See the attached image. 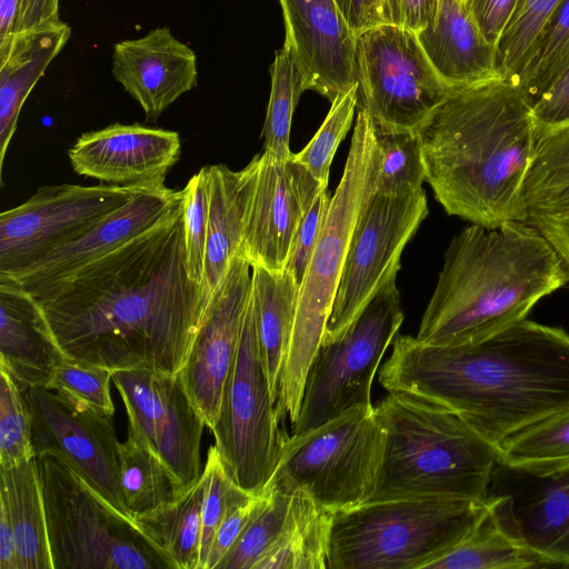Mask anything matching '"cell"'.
<instances>
[{"label": "cell", "mask_w": 569, "mask_h": 569, "mask_svg": "<svg viewBox=\"0 0 569 569\" xmlns=\"http://www.w3.org/2000/svg\"><path fill=\"white\" fill-rule=\"evenodd\" d=\"M66 358L32 296L0 274V367L21 389L47 388Z\"/></svg>", "instance_id": "d4e9b609"}, {"label": "cell", "mask_w": 569, "mask_h": 569, "mask_svg": "<svg viewBox=\"0 0 569 569\" xmlns=\"http://www.w3.org/2000/svg\"><path fill=\"white\" fill-rule=\"evenodd\" d=\"M180 151L176 131L114 123L81 134L68 157L77 174L101 183L160 186Z\"/></svg>", "instance_id": "44dd1931"}, {"label": "cell", "mask_w": 569, "mask_h": 569, "mask_svg": "<svg viewBox=\"0 0 569 569\" xmlns=\"http://www.w3.org/2000/svg\"><path fill=\"white\" fill-rule=\"evenodd\" d=\"M373 128L379 150L375 192L409 196L422 191L426 169L418 132Z\"/></svg>", "instance_id": "8d00e7d4"}, {"label": "cell", "mask_w": 569, "mask_h": 569, "mask_svg": "<svg viewBox=\"0 0 569 569\" xmlns=\"http://www.w3.org/2000/svg\"><path fill=\"white\" fill-rule=\"evenodd\" d=\"M58 3L59 0H22L17 32L59 18Z\"/></svg>", "instance_id": "f5cc1de1"}, {"label": "cell", "mask_w": 569, "mask_h": 569, "mask_svg": "<svg viewBox=\"0 0 569 569\" xmlns=\"http://www.w3.org/2000/svg\"><path fill=\"white\" fill-rule=\"evenodd\" d=\"M111 380L110 370L67 357L53 370L47 388L77 407L112 417L114 407L110 395Z\"/></svg>", "instance_id": "7bdbcfd3"}, {"label": "cell", "mask_w": 569, "mask_h": 569, "mask_svg": "<svg viewBox=\"0 0 569 569\" xmlns=\"http://www.w3.org/2000/svg\"><path fill=\"white\" fill-rule=\"evenodd\" d=\"M181 204L182 190L164 184L146 188L74 239L30 266L2 276L30 295L38 293L156 227Z\"/></svg>", "instance_id": "ffe728a7"}, {"label": "cell", "mask_w": 569, "mask_h": 569, "mask_svg": "<svg viewBox=\"0 0 569 569\" xmlns=\"http://www.w3.org/2000/svg\"><path fill=\"white\" fill-rule=\"evenodd\" d=\"M204 467L209 472V481L201 509L199 569H206L213 538L229 506L237 498L248 493L228 476L214 445L208 450Z\"/></svg>", "instance_id": "f6af8a7d"}, {"label": "cell", "mask_w": 569, "mask_h": 569, "mask_svg": "<svg viewBox=\"0 0 569 569\" xmlns=\"http://www.w3.org/2000/svg\"><path fill=\"white\" fill-rule=\"evenodd\" d=\"M389 23L415 33L432 22L439 0H386Z\"/></svg>", "instance_id": "f907efd6"}, {"label": "cell", "mask_w": 569, "mask_h": 569, "mask_svg": "<svg viewBox=\"0 0 569 569\" xmlns=\"http://www.w3.org/2000/svg\"><path fill=\"white\" fill-rule=\"evenodd\" d=\"M128 417V436L149 449L182 491L202 475L200 446L206 421L180 376L152 369L112 372Z\"/></svg>", "instance_id": "9a60e30c"}, {"label": "cell", "mask_w": 569, "mask_h": 569, "mask_svg": "<svg viewBox=\"0 0 569 569\" xmlns=\"http://www.w3.org/2000/svg\"><path fill=\"white\" fill-rule=\"evenodd\" d=\"M36 457L32 417L23 390L0 367V467H12Z\"/></svg>", "instance_id": "60d3db41"}, {"label": "cell", "mask_w": 569, "mask_h": 569, "mask_svg": "<svg viewBox=\"0 0 569 569\" xmlns=\"http://www.w3.org/2000/svg\"><path fill=\"white\" fill-rule=\"evenodd\" d=\"M416 34L429 62L452 90L503 79L497 46L486 39L461 0H439L432 22Z\"/></svg>", "instance_id": "cb8c5ba5"}, {"label": "cell", "mask_w": 569, "mask_h": 569, "mask_svg": "<svg viewBox=\"0 0 569 569\" xmlns=\"http://www.w3.org/2000/svg\"><path fill=\"white\" fill-rule=\"evenodd\" d=\"M525 568H539L537 558L500 527L489 506L482 518L462 540L427 567V569Z\"/></svg>", "instance_id": "d6a6232c"}, {"label": "cell", "mask_w": 569, "mask_h": 569, "mask_svg": "<svg viewBox=\"0 0 569 569\" xmlns=\"http://www.w3.org/2000/svg\"><path fill=\"white\" fill-rule=\"evenodd\" d=\"M336 2L357 36L367 29L389 23L386 0H336Z\"/></svg>", "instance_id": "816d5d0a"}, {"label": "cell", "mask_w": 569, "mask_h": 569, "mask_svg": "<svg viewBox=\"0 0 569 569\" xmlns=\"http://www.w3.org/2000/svg\"><path fill=\"white\" fill-rule=\"evenodd\" d=\"M251 263L236 256L214 292L179 376L206 426L218 418L251 296Z\"/></svg>", "instance_id": "ac0fdd59"}, {"label": "cell", "mask_w": 569, "mask_h": 569, "mask_svg": "<svg viewBox=\"0 0 569 569\" xmlns=\"http://www.w3.org/2000/svg\"><path fill=\"white\" fill-rule=\"evenodd\" d=\"M379 371L407 392L465 420L495 449L569 408V332L523 319L477 342L432 346L397 335Z\"/></svg>", "instance_id": "7a4b0ae2"}, {"label": "cell", "mask_w": 569, "mask_h": 569, "mask_svg": "<svg viewBox=\"0 0 569 569\" xmlns=\"http://www.w3.org/2000/svg\"><path fill=\"white\" fill-rule=\"evenodd\" d=\"M487 509V501L407 498L333 512L327 569H427Z\"/></svg>", "instance_id": "52a82bcc"}, {"label": "cell", "mask_w": 569, "mask_h": 569, "mask_svg": "<svg viewBox=\"0 0 569 569\" xmlns=\"http://www.w3.org/2000/svg\"><path fill=\"white\" fill-rule=\"evenodd\" d=\"M523 0H468L466 7L486 39L497 46Z\"/></svg>", "instance_id": "681fc988"}, {"label": "cell", "mask_w": 569, "mask_h": 569, "mask_svg": "<svg viewBox=\"0 0 569 569\" xmlns=\"http://www.w3.org/2000/svg\"><path fill=\"white\" fill-rule=\"evenodd\" d=\"M417 132L426 182L448 214L491 228L521 221L538 129L517 83L455 90Z\"/></svg>", "instance_id": "3957f363"}, {"label": "cell", "mask_w": 569, "mask_h": 569, "mask_svg": "<svg viewBox=\"0 0 569 569\" xmlns=\"http://www.w3.org/2000/svg\"><path fill=\"white\" fill-rule=\"evenodd\" d=\"M286 39L305 77L307 90L330 102L358 83L357 34L336 0H279Z\"/></svg>", "instance_id": "7402d4cb"}, {"label": "cell", "mask_w": 569, "mask_h": 569, "mask_svg": "<svg viewBox=\"0 0 569 569\" xmlns=\"http://www.w3.org/2000/svg\"><path fill=\"white\" fill-rule=\"evenodd\" d=\"M62 352L110 370L178 373L204 312L188 273L182 204L156 227L31 295Z\"/></svg>", "instance_id": "6da1fadb"}, {"label": "cell", "mask_w": 569, "mask_h": 569, "mask_svg": "<svg viewBox=\"0 0 569 569\" xmlns=\"http://www.w3.org/2000/svg\"><path fill=\"white\" fill-rule=\"evenodd\" d=\"M0 569H19L12 525L2 505H0Z\"/></svg>", "instance_id": "db71d44e"}, {"label": "cell", "mask_w": 569, "mask_h": 569, "mask_svg": "<svg viewBox=\"0 0 569 569\" xmlns=\"http://www.w3.org/2000/svg\"><path fill=\"white\" fill-rule=\"evenodd\" d=\"M112 73L154 122L181 94L198 86L197 56L167 27L114 44Z\"/></svg>", "instance_id": "603a6c76"}, {"label": "cell", "mask_w": 569, "mask_h": 569, "mask_svg": "<svg viewBox=\"0 0 569 569\" xmlns=\"http://www.w3.org/2000/svg\"><path fill=\"white\" fill-rule=\"evenodd\" d=\"M305 90V77L284 41L271 67V91L261 132L263 152L278 161H286L292 156L289 148L291 121Z\"/></svg>", "instance_id": "d590c367"}, {"label": "cell", "mask_w": 569, "mask_h": 569, "mask_svg": "<svg viewBox=\"0 0 569 569\" xmlns=\"http://www.w3.org/2000/svg\"><path fill=\"white\" fill-rule=\"evenodd\" d=\"M330 199L331 197L327 189L321 191L307 212L297 232L286 268L293 273L299 284L303 279L312 256L328 211Z\"/></svg>", "instance_id": "7dc6e473"}, {"label": "cell", "mask_w": 569, "mask_h": 569, "mask_svg": "<svg viewBox=\"0 0 569 569\" xmlns=\"http://www.w3.org/2000/svg\"><path fill=\"white\" fill-rule=\"evenodd\" d=\"M359 83L338 94L312 139L292 158L302 164L325 187L328 186L330 166L341 140L350 129L358 104Z\"/></svg>", "instance_id": "b9f144b4"}, {"label": "cell", "mask_w": 569, "mask_h": 569, "mask_svg": "<svg viewBox=\"0 0 569 569\" xmlns=\"http://www.w3.org/2000/svg\"><path fill=\"white\" fill-rule=\"evenodd\" d=\"M521 209V221L550 244L569 282V124L538 132Z\"/></svg>", "instance_id": "484cf974"}, {"label": "cell", "mask_w": 569, "mask_h": 569, "mask_svg": "<svg viewBox=\"0 0 569 569\" xmlns=\"http://www.w3.org/2000/svg\"><path fill=\"white\" fill-rule=\"evenodd\" d=\"M54 569H172L167 558L67 462L36 457Z\"/></svg>", "instance_id": "ba28073f"}, {"label": "cell", "mask_w": 569, "mask_h": 569, "mask_svg": "<svg viewBox=\"0 0 569 569\" xmlns=\"http://www.w3.org/2000/svg\"><path fill=\"white\" fill-rule=\"evenodd\" d=\"M486 501L539 568H569V468L537 475L497 460Z\"/></svg>", "instance_id": "e0dca14e"}, {"label": "cell", "mask_w": 569, "mask_h": 569, "mask_svg": "<svg viewBox=\"0 0 569 569\" xmlns=\"http://www.w3.org/2000/svg\"><path fill=\"white\" fill-rule=\"evenodd\" d=\"M356 68L361 109L379 129L417 131L455 91L438 76L417 34L390 23L357 36Z\"/></svg>", "instance_id": "7c38bea8"}, {"label": "cell", "mask_w": 569, "mask_h": 569, "mask_svg": "<svg viewBox=\"0 0 569 569\" xmlns=\"http://www.w3.org/2000/svg\"><path fill=\"white\" fill-rule=\"evenodd\" d=\"M427 214L423 190L370 196L352 231L322 341L339 338L376 295L396 281L402 251Z\"/></svg>", "instance_id": "4fadbf2b"}, {"label": "cell", "mask_w": 569, "mask_h": 569, "mask_svg": "<svg viewBox=\"0 0 569 569\" xmlns=\"http://www.w3.org/2000/svg\"><path fill=\"white\" fill-rule=\"evenodd\" d=\"M379 150L365 109L356 119L342 177L330 199L312 256L300 283L292 335L284 360L277 411L293 423L310 363L318 351L338 290L349 242L361 209L375 192Z\"/></svg>", "instance_id": "8992f818"}, {"label": "cell", "mask_w": 569, "mask_h": 569, "mask_svg": "<svg viewBox=\"0 0 569 569\" xmlns=\"http://www.w3.org/2000/svg\"><path fill=\"white\" fill-rule=\"evenodd\" d=\"M258 164L259 154L239 171L226 164L208 166L209 214L201 282L204 313L232 259L241 253Z\"/></svg>", "instance_id": "4316f807"}, {"label": "cell", "mask_w": 569, "mask_h": 569, "mask_svg": "<svg viewBox=\"0 0 569 569\" xmlns=\"http://www.w3.org/2000/svg\"><path fill=\"white\" fill-rule=\"evenodd\" d=\"M405 319L396 281L383 287L337 339L322 341L306 377L292 435L315 429L358 406H372L380 361Z\"/></svg>", "instance_id": "30bf717a"}, {"label": "cell", "mask_w": 569, "mask_h": 569, "mask_svg": "<svg viewBox=\"0 0 569 569\" xmlns=\"http://www.w3.org/2000/svg\"><path fill=\"white\" fill-rule=\"evenodd\" d=\"M208 481L204 467L200 478L176 500L133 518L172 569H199L201 509Z\"/></svg>", "instance_id": "4dcf8cb0"}, {"label": "cell", "mask_w": 569, "mask_h": 569, "mask_svg": "<svg viewBox=\"0 0 569 569\" xmlns=\"http://www.w3.org/2000/svg\"><path fill=\"white\" fill-rule=\"evenodd\" d=\"M498 460L537 475L569 468V408L508 437Z\"/></svg>", "instance_id": "e575fe53"}, {"label": "cell", "mask_w": 569, "mask_h": 569, "mask_svg": "<svg viewBox=\"0 0 569 569\" xmlns=\"http://www.w3.org/2000/svg\"><path fill=\"white\" fill-rule=\"evenodd\" d=\"M332 515L293 492L284 529L256 569H327Z\"/></svg>", "instance_id": "1f68e13d"}, {"label": "cell", "mask_w": 569, "mask_h": 569, "mask_svg": "<svg viewBox=\"0 0 569 569\" xmlns=\"http://www.w3.org/2000/svg\"><path fill=\"white\" fill-rule=\"evenodd\" d=\"M538 132L569 124V67L532 103Z\"/></svg>", "instance_id": "c3c4849f"}, {"label": "cell", "mask_w": 569, "mask_h": 569, "mask_svg": "<svg viewBox=\"0 0 569 569\" xmlns=\"http://www.w3.org/2000/svg\"><path fill=\"white\" fill-rule=\"evenodd\" d=\"M263 491L269 493L267 503L249 522L219 569H256L280 538L290 513L292 493L277 489Z\"/></svg>", "instance_id": "f35d334b"}, {"label": "cell", "mask_w": 569, "mask_h": 569, "mask_svg": "<svg viewBox=\"0 0 569 569\" xmlns=\"http://www.w3.org/2000/svg\"><path fill=\"white\" fill-rule=\"evenodd\" d=\"M461 1L466 4L468 0H461Z\"/></svg>", "instance_id": "9f6ffc18"}, {"label": "cell", "mask_w": 569, "mask_h": 569, "mask_svg": "<svg viewBox=\"0 0 569 569\" xmlns=\"http://www.w3.org/2000/svg\"><path fill=\"white\" fill-rule=\"evenodd\" d=\"M299 291V282L287 268L272 271L252 266L250 301L261 357L276 400L292 335Z\"/></svg>", "instance_id": "f1b7e54d"}, {"label": "cell", "mask_w": 569, "mask_h": 569, "mask_svg": "<svg viewBox=\"0 0 569 569\" xmlns=\"http://www.w3.org/2000/svg\"><path fill=\"white\" fill-rule=\"evenodd\" d=\"M385 446L375 489L365 502L407 498L486 501L497 450L457 413L390 391L375 407Z\"/></svg>", "instance_id": "5b68a950"}, {"label": "cell", "mask_w": 569, "mask_h": 569, "mask_svg": "<svg viewBox=\"0 0 569 569\" xmlns=\"http://www.w3.org/2000/svg\"><path fill=\"white\" fill-rule=\"evenodd\" d=\"M0 505L12 525L19 569H54L36 457L0 467Z\"/></svg>", "instance_id": "f546056e"}, {"label": "cell", "mask_w": 569, "mask_h": 569, "mask_svg": "<svg viewBox=\"0 0 569 569\" xmlns=\"http://www.w3.org/2000/svg\"><path fill=\"white\" fill-rule=\"evenodd\" d=\"M383 446L375 407H355L315 429L288 437L263 490L302 491L332 513L360 506L375 489Z\"/></svg>", "instance_id": "9c48e42d"}, {"label": "cell", "mask_w": 569, "mask_h": 569, "mask_svg": "<svg viewBox=\"0 0 569 569\" xmlns=\"http://www.w3.org/2000/svg\"><path fill=\"white\" fill-rule=\"evenodd\" d=\"M566 0H523L497 44L502 78L513 81L539 47Z\"/></svg>", "instance_id": "74e56055"}, {"label": "cell", "mask_w": 569, "mask_h": 569, "mask_svg": "<svg viewBox=\"0 0 569 569\" xmlns=\"http://www.w3.org/2000/svg\"><path fill=\"white\" fill-rule=\"evenodd\" d=\"M71 34L61 19L18 31L0 54V168L24 100Z\"/></svg>", "instance_id": "83f0119b"}, {"label": "cell", "mask_w": 569, "mask_h": 569, "mask_svg": "<svg viewBox=\"0 0 569 569\" xmlns=\"http://www.w3.org/2000/svg\"><path fill=\"white\" fill-rule=\"evenodd\" d=\"M149 187L153 186L39 188L27 201L0 214V274H12L43 258Z\"/></svg>", "instance_id": "5bb4252c"}, {"label": "cell", "mask_w": 569, "mask_h": 569, "mask_svg": "<svg viewBox=\"0 0 569 569\" xmlns=\"http://www.w3.org/2000/svg\"><path fill=\"white\" fill-rule=\"evenodd\" d=\"M269 493L253 496L244 493L228 508L213 538L206 569H216L240 538L254 516L264 507Z\"/></svg>", "instance_id": "bcb514c9"}, {"label": "cell", "mask_w": 569, "mask_h": 569, "mask_svg": "<svg viewBox=\"0 0 569 569\" xmlns=\"http://www.w3.org/2000/svg\"><path fill=\"white\" fill-rule=\"evenodd\" d=\"M209 214V170L202 167L182 189L186 263L190 279L201 289Z\"/></svg>", "instance_id": "ee69618b"}, {"label": "cell", "mask_w": 569, "mask_h": 569, "mask_svg": "<svg viewBox=\"0 0 569 569\" xmlns=\"http://www.w3.org/2000/svg\"><path fill=\"white\" fill-rule=\"evenodd\" d=\"M569 67V0H566L536 52L515 80L531 103Z\"/></svg>", "instance_id": "ab89813d"}, {"label": "cell", "mask_w": 569, "mask_h": 569, "mask_svg": "<svg viewBox=\"0 0 569 569\" xmlns=\"http://www.w3.org/2000/svg\"><path fill=\"white\" fill-rule=\"evenodd\" d=\"M210 430L231 480L250 495H261L288 436L280 429L277 400L261 357L251 301L219 415Z\"/></svg>", "instance_id": "8fae6325"}, {"label": "cell", "mask_w": 569, "mask_h": 569, "mask_svg": "<svg viewBox=\"0 0 569 569\" xmlns=\"http://www.w3.org/2000/svg\"><path fill=\"white\" fill-rule=\"evenodd\" d=\"M119 482L124 505L133 518L183 493L171 471L130 436L119 443Z\"/></svg>", "instance_id": "836d02e7"}, {"label": "cell", "mask_w": 569, "mask_h": 569, "mask_svg": "<svg viewBox=\"0 0 569 569\" xmlns=\"http://www.w3.org/2000/svg\"><path fill=\"white\" fill-rule=\"evenodd\" d=\"M21 3L22 0H0V54L17 32Z\"/></svg>", "instance_id": "11a10c76"}, {"label": "cell", "mask_w": 569, "mask_h": 569, "mask_svg": "<svg viewBox=\"0 0 569 569\" xmlns=\"http://www.w3.org/2000/svg\"><path fill=\"white\" fill-rule=\"evenodd\" d=\"M32 417L34 455H53L128 519L119 482V441L110 416L80 408L44 387L22 389Z\"/></svg>", "instance_id": "2e32d148"}, {"label": "cell", "mask_w": 569, "mask_h": 569, "mask_svg": "<svg viewBox=\"0 0 569 569\" xmlns=\"http://www.w3.org/2000/svg\"><path fill=\"white\" fill-rule=\"evenodd\" d=\"M568 282L546 239L520 220L472 223L455 236L416 338L432 346L483 340L526 319Z\"/></svg>", "instance_id": "277c9868"}, {"label": "cell", "mask_w": 569, "mask_h": 569, "mask_svg": "<svg viewBox=\"0 0 569 569\" xmlns=\"http://www.w3.org/2000/svg\"><path fill=\"white\" fill-rule=\"evenodd\" d=\"M326 189L292 156L278 161L259 154L240 254L251 266L286 269L300 224Z\"/></svg>", "instance_id": "d6986e66"}]
</instances>
